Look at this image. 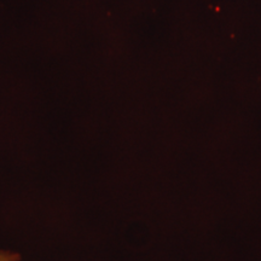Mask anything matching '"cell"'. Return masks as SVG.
Returning a JSON list of instances; mask_svg holds the SVG:
<instances>
[{
  "label": "cell",
  "instance_id": "6da1fadb",
  "mask_svg": "<svg viewBox=\"0 0 261 261\" xmlns=\"http://www.w3.org/2000/svg\"><path fill=\"white\" fill-rule=\"evenodd\" d=\"M19 260V255L12 252H6V250H0V261H17Z\"/></svg>",
  "mask_w": 261,
  "mask_h": 261
}]
</instances>
